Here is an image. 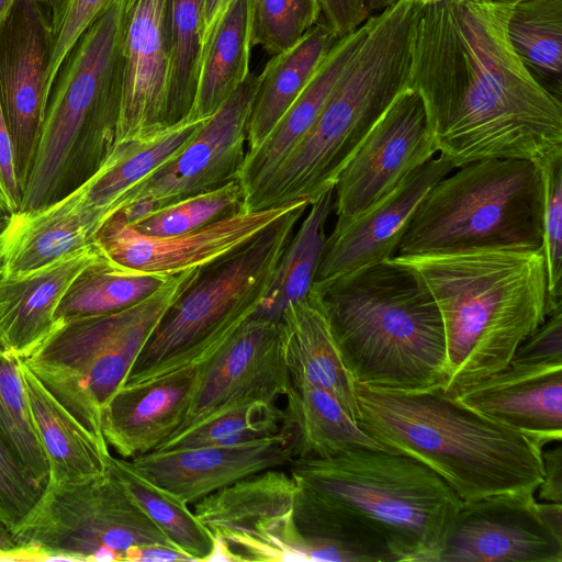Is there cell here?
Instances as JSON below:
<instances>
[{
  "mask_svg": "<svg viewBox=\"0 0 562 562\" xmlns=\"http://www.w3.org/2000/svg\"><path fill=\"white\" fill-rule=\"evenodd\" d=\"M125 0L79 37L53 85L18 213L45 207L93 177L115 148L123 82Z\"/></svg>",
  "mask_w": 562,
  "mask_h": 562,
  "instance_id": "obj_6",
  "label": "cell"
},
{
  "mask_svg": "<svg viewBox=\"0 0 562 562\" xmlns=\"http://www.w3.org/2000/svg\"><path fill=\"white\" fill-rule=\"evenodd\" d=\"M15 0H0V26L8 16Z\"/></svg>",
  "mask_w": 562,
  "mask_h": 562,
  "instance_id": "obj_51",
  "label": "cell"
},
{
  "mask_svg": "<svg viewBox=\"0 0 562 562\" xmlns=\"http://www.w3.org/2000/svg\"><path fill=\"white\" fill-rule=\"evenodd\" d=\"M411 1L413 4H416V5H427V4H432V3H437V2H441V1H445V0H408Z\"/></svg>",
  "mask_w": 562,
  "mask_h": 562,
  "instance_id": "obj_53",
  "label": "cell"
},
{
  "mask_svg": "<svg viewBox=\"0 0 562 562\" xmlns=\"http://www.w3.org/2000/svg\"><path fill=\"white\" fill-rule=\"evenodd\" d=\"M89 186L90 179L45 207L11 216L0 233L1 276L32 271L94 243L108 214L90 202Z\"/></svg>",
  "mask_w": 562,
  "mask_h": 562,
  "instance_id": "obj_24",
  "label": "cell"
},
{
  "mask_svg": "<svg viewBox=\"0 0 562 562\" xmlns=\"http://www.w3.org/2000/svg\"><path fill=\"white\" fill-rule=\"evenodd\" d=\"M454 396L541 447L562 440V364L510 362Z\"/></svg>",
  "mask_w": 562,
  "mask_h": 562,
  "instance_id": "obj_22",
  "label": "cell"
},
{
  "mask_svg": "<svg viewBox=\"0 0 562 562\" xmlns=\"http://www.w3.org/2000/svg\"><path fill=\"white\" fill-rule=\"evenodd\" d=\"M363 10L368 14V16H371L373 14H376L384 9L389 8L390 5L394 4L398 0H359Z\"/></svg>",
  "mask_w": 562,
  "mask_h": 562,
  "instance_id": "obj_50",
  "label": "cell"
},
{
  "mask_svg": "<svg viewBox=\"0 0 562 562\" xmlns=\"http://www.w3.org/2000/svg\"><path fill=\"white\" fill-rule=\"evenodd\" d=\"M243 188L235 180L216 190L147 212L126 223L142 235L175 236L231 216L243 209Z\"/></svg>",
  "mask_w": 562,
  "mask_h": 562,
  "instance_id": "obj_40",
  "label": "cell"
},
{
  "mask_svg": "<svg viewBox=\"0 0 562 562\" xmlns=\"http://www.w3.org/2000/svg\"><path fill=\"white\" fill-rule=\"evenodd\" d=\"M491 1L515 3V2H518V1H521V0H491Z\"/></svg>",
  "mask_w": 562,
  "mask_h": 562,
  "instance_id": "obj_54",
  "label": "cell"
},
{
  "mask_svg": "<svg viewBox=\"0 0 562 562\" xmlns=\"http://www.w3.org/2000/svg\"><path fill=\"white\" fill-rule=\"evenodd\" d=\"M278 322L291 383L306 381L323 389L357 422L356 381L316 301L308 294L290 303Z\"/></svg>",
  "mask_w": 562,
  "mask_h": 562,
  "instance_id": "obj_28",
  "label": "cell"
},
{
  "mask_svg": "<svg viewBox=\"0 0 562 562\" xmlns=\"http://www.w3.org/2000/svg\"><path fill=\"white\" fill-rule=\"evenodd\" d=\"M284 419L276 402L256 401L176 434L155 450L245 443L277 435L285 427Z\"/></svg>",
  "mask_w": 562,
  "mask_h": 562,
  "instance_id": "obj_39",
  "label": "cell"
},
{
  "mask_svg": "<svg viewBox=\"0 0 562 562\" xmlns=\"http://www.w3.org/2000/svg\"><path fill=\"white\" fill-rule=\"evenodd\" d=\"M454 166L437 154L411 171L387 195L326 238L314 283L328 281L395 256L427 191Z\"/></svg>",
  "mask_w": 562,
  "mask_h": 562,
  "instance_id": "obj_21",
  "label": "cell"
},
{
  "mask_svg": "<svg viewBox=\"0 0 562 562\" xmlns=\"http://www.w3.org/2000/svg\"><path fill=\"white\" fill-rule=\"evenodd\" d=\"M295 457L294 436L285 426L277 435L245 443L155 450L130 461L189 505L246 476L288 465Z\"/></svg>",
  "mask_w": 562,
  "mask_h": 562,
  "instance_id": "obj_20",
  "label": "cell"
},
{
  "mask_svg": "<svg viewBox=\"0 0 562 562\" xmlns=\"http://www.w3.org/2000/svg\"><path fill=\"white\" fill-rule=\"evenodd\" d=\"M290 386L279 322L254 316L195 368L186 418L171 436L240 405L276 402Z\"/></svg>",
  "mask_w": 562,
  "mask_h": 562,
  "instance_id": "obj_17",
  "label": "cell"
},
{
  "mask_svg": "<svg viewBox=\"0 0 562 562\" xmlns=\"http://www.w3.org/2000/svg\"><path fill=\"white\" fill-rule=\"evenodd\" d=\"M101 257L93 243L32 271L0 274V350L30 356L61 324L55 312L69 286Z\"/></svg>",
  "mask_w": 562,
  "mask_h": 562,
  "instance_id": "obj_23",
  "label": "cell"
},
{
  "mask_svg": "<svg viewBox=\"0 0 562 562\" xmlns=\"http://www.w3.org/2000/svg\"><path fill=\"white\" fill-rule=\"evenodd\" d=\"M510 362L562 364V308L551 312L546 321L517 347Z\"/></svg>",
  "mask_w": 562,
  "mask_h": 562,
  "instance_id": "obj_45",
  "label": "cell"
},
{
  "mask_svg": "<svg viewBox=\"0 0 562 562\" xmlns=\"http://www.w3.org/2000/svg\"><path fill=\"white\" fill-rule=\"evenodd\" d=\"M297 490L290 473L269 469L203 497L193 514L238 561H306L294 519Z\"/></svg>",
  "mask_w": 562,
  "mask_h": 562,
  "instance_id": "obj_13",
  "label": "cell"
},
{
  "mask_svg": "<svg viewBox=\"0 0 562 562\" xmlns=\"http://www.w3.org/2000/svg\"><path fill=\"white\" fill-rule=\"evenodd\" d=\"M301 202L257 211L241 209L200 229L167 237L142 235L112 214L97 232L94 244L103 256L128 270L175 276L234 252Z\"/></svg>",
  "mask_w": 562,
  "mask_h": 562,
  "instance_id": "obj_18",
  "label": "cell"
},
{
  "mask_svg": "<svg viewBox=\"0 0 562 562\" xmlns=\"http://www.w3.org/2000/svg\"><path fill=\"white\" fill-rule=\"evenodd\" d=\"M539 498L562 503V446L542 450V479L537 488Z\"/></svg>",
  "mask_w": 562,
  "mask_h": 562,
  "instance_id": "obj_47",
  "label": "cell"
},
{
  "mask_svg": "<svg viewBox=\"0 0 562 562\" xmlns=\"http://www.w3.org/2000/svg\"><path fill=\"white\" fill-rule=\"evenodd\" d=\"M259 77L250 74L177 155L128 189L111 207L131 222L147 212L238 180Z\"/></svg>",
  "mask_w": 562,
  "mask_h": 562,
  "instance_id": "obj_12",
  "label": "cell"
},
{
  "mask_svg": "<svg viewBox=\"0 0 562 562\" xmlns=\"http://www.w3.org/2000/svg\"><path fill=\"white\" fill-rule=\"evenodd\" d=\"M394 257L420 274L439 307L447 349L442 390L450 395L509 364L548 316L540 249Z\"/></svg>",
  "mask_w": 562,
  "mask_h": 562,
  "instance_id": "obj_3",
  "label": "cell"
},
{
  "mask_svg": "<svg viewBox=\"0 0 562 562\" xmlns=\"http://www.w3.org/2000/svg\"><path fill=\"white\" fill-rule=\"evenodd\" d=\"M533 495L463 502L427 562H562V535L546 522Z\"/></svg>",
  "mask_w": 562,
  "mask_h": 562,
  "instance_id": "obj_16",
  "label": "cell"
},
{
  "mask_svg": "<svg viewBox=\"0 0 562 562\" xmlns=\"http://www.w3.org/2000/svg\"><path fill=\"white\" fill-rule=\"evenodd\" d=\"M0 249H1V243H0Z\"/></svg>",
  "mask_w": 562,
  "mask_h": 562,
  "instance_id": "obj_55",
  "label": "cell"
},
{
  "mask_svg": "<svg viewBox=\"0 0 562 562\" xmlns=\"http://www.w3.org/2000/svg\"><path fill=\"white\" fill-rule=\"evenodd\" d=\"M370 16L355 31L339 37L302 93L265 140L247 151L238 181L244 200L270 176L311 128L336 85L362 45Z\"/></svg>",
  "mask_w": 562,
  "mask_h": 562,
  "instance_id": "obj_26",
  "label": "cell"
},
{
  "mask_svg": "<svg viewBox=\"0 0 562 562\" xmlns=\"http://www.w3.org/2000/svg\"><path fill=\"white\" fill-rule=\"evenodd\" d=\"M169 10L170 0H125L115 145L169 127Z\"/></svg>",
  "mask_w": 562,
  "mask_h": 562,
  "instance_id": "obj_19",
  "label": "cell"
},
{
  "mask_svg": "<svg viewBox=\"0 0 562 562\" xmlns=\"http://www.w3.org/2000/svg\"><path fill=\"white\" fill-rule=\"evenodd\" d=\"M458 169L424 195L395 256L540 249V167L521 159H485Z\"/></svg>",
  "mask_w": 562,
  "mask_h": 562,
  "instance_id": "obj_9",
  "label": "cell"
},
{
  "mask_svg": "<svg viewBox=\"0 0 562 562\" xmlns=\"http://www.w3.org/2000/svg\"><path fill=\"white\" fill-rule=\"evenodd\" d=\"M540 169L543 183L540 250L547 272L549 315L562 308V156Z\"/></svg>",
  "mask_w": 562,
  "mask_h": 562,
  "instance_id": "obj_42",
  "label": "cell"
},
{
  "mask_svg": "<svg viewBox=\"0 0 562 562\" xmlns=\"http://www.w3.org/2000/svg\"><path fill=\"white\" fill-rule=\"evenodd\" d=\"M44 0H15L0 26V104L11 138L15 172L24 191L49 94L46 72L52 53L49 13Z\"/></svg>",
  "mask_w": 562,
  "mask_h": 562,
  "instance_id": "obj_15",
  "label": "cell"
},
{
  "mask_svg": "<svg viewBox=\"0 0 562 562\" xmlns=\"http://www.w3.org/2000/svg\"><path fill=\"white\" fill-rule=\"evenodd\" d=\"M11 216L12 215L0 210V233L8 226Z\"/></svg>",
  "mask_w": 562,
  "mask_h": 562,
  "instance_id": "obj_52",
  "label": "cell"
},
{
  "mask_svg": "<svg viewBox=\"0 0 562 562\" xmlns=\"http://www.w3.org/2000/svg\"><path fill=\"white\" fill-rule=\"evenodd\" d=\"M250 0H236L203 44L189 116L213 115L250 75Z\"/></svg>",
  "mask_w": 562,
  "mask_h": 562,
  "instance_id": "obj_31",
  "label": "cell"
},
{
  "mask_svg": "<svg viewBox=\"0 0 562 562\" xmlns=\"http://www.w3.org/2000/svg\"><path fill=\"white\" fill-rule=\"evenodd\" d=\"M359 426L384 449L418 460L463 501L535 493L542 447L441 387L397 391L356 383Z\"/></svg>",
  "mask_w": 562,
  "mask_h": 562,
  "instance_id": "obj_4",
  "label": "cell"
},
{
  "mask_svg": "<svg viewBox=\"0 0 562 562\" xmlns=\"http://www.w3.org/2000/svg\"><path fill=\"white\" fill-rule=\"evenodd\" d=\"M21 202L12 143L0 104V210L13 215L19 212Z\"/></svg>",
  "mask_w": 562,
  "mask_h": 562,
  "instance_id": "obj_46",
  "label": "cell"
},
{
  "mask_svg": "<svg viewBox=\"0 0 562 562\" xmlns=\"http://www.w3.org/2000/svg\"><path fill=\"white\" fill-rule=\"evenodd\" d=\"M512 7L491 0L417 5L409 87L423 100L437 153L454 168L485 159L542 167L562 156V101L514 50Z\"/></svg>",
  "mask_w": 562,
  "mask_h": 562,
  "instance_id": "obj_1",
  "label": "cell"
},
{
  "mask_svg": "<svg viewBox=\"0 0 562 562\" xmlns=\"http://www.w3.org/2000/svg\"><path fill=\"white\" fill-rule=\"evenodd\" d=\"M333 210L334 188L310 204L308 212L289 240L266 296L254 316L279 321L290 303L310 294L326 244V222Z\"/></svg>",
  "mask_w": 562,
  "mask_h": 562,
  "instance_id": "obj_33",
  "label": "cell"
},
{
  "mask_svg": "<svg viewBox=\"0 0 562 562\" xmlns=\"http://www.w3.org/2000/svg\"><path fill=\"white\" fill-rule=\"evenodd\" d=\"M200 271L177 273L153 294L121 311L61 323L22 361L82 426L103 438L104 407L162 317Z\"/></svg>",
  "mask_w": 562,
  "mask_h": 562,
  "instance_id": "obj_10",
  "label": "cell"
},
{
  "mask_svg": "<svg viewBox=\"0 0 562 562\" xmlns=\"http://www.w3.org/2000/svg\"><path fill=\"white\" fill-rule=\"evenodd\" d=\"M44 490L0 439V519L13 532L37 506Z\"/></svg>",
  "mask_w": 562,
  "mask_h": 562,
  "instance_id": "obj_44",
  "label": "cell"
},
{
  "mask_svg": "<svg viewBox=\"0 0 562 562\" xmlns=\"http://www.w3.org/2000/svg\"><path fill=\"white\" fill-rule=\"evenodd\" d=\"M0 439L41 484H47L49 465L35 430L20 359L0 350Z\"/></svg>",
  "mask_w": 562,
  "mask_h": 562,
  "instance_id": "obj_38",
  "label": "cell"
},
{
  "mask_svg": "<svg viewBox=\"0 0 562 562\" xmlns=\"http://www.w3.org/2000/svg\"><path fill=\"white\" fill-rule=\"evenodd\" d=\"M203 0H170L167 122L189 116L203 50Z\"/></svg>",
  "mask_w": 562,
  "mask_h": 562,
  "instance_id": "obj_37",
  "label": "cell"
},
{
  "mask_svg": "<svg viewBox=\"0 0 562 562\" xmlns=\"http://www.w3.org/2000/svg\"><path fill=\"white\" fill-rule=\"evenodd\" d=\"M32 420L49 465L46 486L82 484L109 471V446L82 426L20 359Z\"/></svg>",
  "mask_w": 562,
  "mask_h": 562,
  "instance_id": "obj_27",
  "label": "cell"
},
{
  "mask_svg": "<svg viewBox=\"0 0 562 562\" xmlns=\"http://www.w3.org/2000/svg\"><path fill=\"white\" fill-rule=\"evenodd\" d=\"M207 119L188 116L156 133L115 145L101 169L90 178V202L110 217L117 199L187 146Z\"/></svg>",
  "mask_w": 562,
  "mask_h": 562,
  "instance_id": "obj_32",
  "label": "cell"
},
{
  "mask_svg": "<svg viewBox=\"0 0 562 562\" xmlns=\"http://www.w3.org/2000/svg\"><path fill=\"white\" fill-rule=\"evenodd\" d=\"M288 465L300 498L381 540L396 561L427 562L463 503L427 465L386 450L297 457Z\"/></svg>",
  "mask_w": 562,
  "mask_h": 562,
  "instance_id": "obj_7",
  "label": "cell"
},
{
  "mask_svg": "<svg viewBox=\"0 0 562 562\" xmlns=\"http://www.w3.org/2000/svg\"><path fill=\"white\" fill-rule=\"evenodd\" d=\"M14 533L32 560L139 562L149 548L181 551L110 468L82 484L45 486Z\"/></svg>",
  "mask_w": 562,
  "mask_h": 562,
  "instance_id": "obj_11",
  "label": "cell"
},
{
  "mask_svg": "<svg viewBox=\"0 0 562 562\" xmlns=\"http://www.w3.org/2000/svg\"><path fill=\"white\" fill-rule=\"evenodd\" d=\"M109 468L181 551L193 561H207L215 538L189 509L187 503L140 474L128 459L111 456Z\"/></svg>",
  "mask_w": 562,
  "mask_h": 562,
  "instance_id": "obj_36",
  "label": "cell"
},
{
  "mask_svg": "<svg viewBox=\"0 0 562 562\" xmlns=\"http://www.w3.org/2000/svg\"><path fill=\"white\" fill-rule=\"evenodd\" d=\"M49 7L52 53L46 72L50 95L56 76L82 33L117 0H45Z\"/></svg>",
  "mask_w": 562,
  "mask_h": 562,
  "instance_id": "obj_43",
  "label": "cell"
},
{
  "mask_svg": "<svg viewBox=\"0 0 562 562\" xmlns=\"http://www.w3.org/2000/svg\"><path fill=\"white\" fill-rule=\"evenodd\" d=\"M45 1V0H44Z\"/></svg>",
  "mask_w": 562,
  "mask_h": 562,
  "instance_id": "obj_56",
  "label": "cell"
},
{
  "mask_svg": "<svg viewBox=\"0 0 562 562\" xmlns=\"http://www.w3.org/2000/svg\"><path fill=\"white\" fill-rule=\"evenodd\" d=\"M284 396V423L294 436L295 458H326L356 448L386 450L323 389L299 381Z\"/></svg>",
  "mask_w": 562,
  "mask_h": 562,
  "instance_id": "obj_30",
  "label": "cell"
},
{
  "mask_svg": "<svg viewBox=\"0 0 562 562\" xmlns=\"http://www.w3.org/2000/svg\"><path fill=\"white\" fill-rule=\"evenodd\" d=\"M509 42L532 76L561 100L562 0H521L513 3Z\"/></svg>",
  "mask_w": 562,
  "mask_h": 562,
  "instance_id": "obj_35",
  "label": "cell"
},
{
  "mask_svg": "<svg viewBox=\"0 0 562 562\" xmlns=\"http://www.w3.org/2000/svg\"><path fill=\"white\" fill-rule=\"evenodd\" d=\"M310 203L301 202L234 252L201 268L162 317L121 387L195 369L251 318Z\"/></svg>",
  "mask_w": 562,
  "mask_h": 562,
  "instance_id": "obj_8",
  "label": "cell"
},
{
  "mask_svg": "<svg viewBox=\"0 0 562 562\" xmlns=\"http://www.w3.org/2000/svg\"><path fill=\"white\" fill-rule=\"evenodd\" d=\"M0 560H31L30 553L15 537L13 530L0 519Z\"/></svg>",
  "mask_w": 562,
  "mask_h": 562,
  "instance_id": "obj_48",
  "label": "cell"
},
{
  "mask_svg": "<svg viewBox=\"0 0 562 562\" xmlns=\"http://www.w3.org/2000/svg\"><path fill=\"white\" fill-rule=\"evenodd\" d=\"M251 46L271 56L292 47L321 21L319 0H250Z\"/></svg>",
  "mask_w": 562,
  "mask_h": 562,
  "instance_id": "obj_41",
  "label": "cell"
},
{
  "mask_svg": "<svg viewBox=\"0 0 562 562\" xmlns=\"http://www.w3.org/2000/svg\"><path fill=\"white\" fill-rule=\"evenodd\" d=\"M436 154L423 100L408 86L390 103L340 171L334 188V229L356 220Z\"/></svg>",
  "mask_w": 562,
  "mask_h": 562,
  "instance_id": "obj_14",
  "label": "cell"
},
{
  "mask_svg": "<svg viewBox=\"0 0 562 562\" xmlns=\"http://www.w3.org/2000/svg\"><path fill=\"white\" fill-rule=\"evenodd\" d=\"M236 0H203L202 40L203 44L210 36L224 13Z\"/></svg>",
  "mask_w": 562,
  "mask_h": 562,
  "instance_id": "obj_49",
  "label": "cell"
},
{
  "mask_svg": "<svg viewBox=\"0 0 562 562\" xmlns=\"http://www.w3.org/2000/svg\"><path fill=\"white\" fill-rule=\"evenodd\" d=\"M339 37L321 20L261 74L247 128V151L257 148L302 93Z\"/></svg>",
  "mask_w": 562,
  "mask_h": 562,
  "instance_id": "obj_29",
  "label": "cell"
},
{
  "mask_svg": "<svg viewBox=\"0 0 562 562\" xmlns=\"http://www.w3.org/2000/svg\"><path fill=\"white\" fill-rule=\"evenodd\" d=\"M417 5L398 0L370 16L367 36L317 119L259 187L246 211L310 204L335 188L338 176L394 98L409 86Z\"/></svg>",
  "mask_w": 562,
  "mask_h": 562,
  "instance_id": "obj_5",
  "label": "cell"
},
{
  "mask_svg": "<svg viewBox=\"0 0 562 562\" xmlns=\"http://www.w3.org/2000/svg\"><path fill=\"white\" fill-rule=\"evenodd\" d=\"M310 294L326 315L356 383L397 391L442 389V317L413 267L392 257L313 283Z\"/></svg>",
  "mask_w": 562,
  "mask_h": 562,
  "instance_id": "obj_2",
  "label": "cell"
},
{
  "mask_svg": "<svg viewBox=\"0 0 562 562\" xmlns=\"http://www.w3.org/2000/svg\"><path fill=\"white\" fill-rule=\"evenodd\" d=\"M195 381L187 369L147 384L120 387L103 409L101 431L121 458L157 449L186 418Z\"/></svg>",
  "mask_w": 562,
  "mask_h": 562,
  "instance_id": "obj_25",
  "label": "cell"
},
{
  "mask_svg": "<svg viewBox=\"0 0 562 562\" xmlns=\"http://www.w3.org/2000/svg\"><path fill=\"white\" fill-rule=\"evenodd\" d=\"M172 276L128 270L105 256L86 268L69 286L55 312L57 323L112 313L146 299Z\"/></svg>",
  "mask_w": 562,
  "mask_h": 562,
  "instance_id": "obj_34",
  "label": "cell"
}]
</instances>
